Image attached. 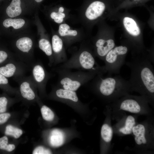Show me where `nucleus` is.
I'll return each mask as SVG.
<instances>
[{
  "label": "nucleus",
  "mask_w": 154,
  "mask_h": 154,
  "mask_svg": "<svg viewBox=\"0 0 154 154\" xmlns=\"http://www.w3.org/2000/svg\"><path fill=\"white\" fill-rule=\"evenodd\" d=\"M152 62L148 57H137L125 63L131 70L128 80L130 90L153 95L154 70Z\"/></svg>",
  "instance_id": "nucleus-1"
},
{
  "label": "nucleus",
  "mask_w": 154,
  "mask_h": 154,
  "mask_svg": "<svg viewBox=\"0 0 154 154\" xmlns=\"http://www.w3.org/2000/svg\"><path fill=\"white\" fill-rule=\"evenodd\" d=\"M94 56L90 49L82 44L69 59L58 67L70 70L76 69L92 72L97 75H103L106 73L104 66H101L98 64Z\"/></svg>",
  "instance_id": "nucleus-2"
},
{
  "label": "nucleus",
  "mask_w": 154,
  "mask_h": 154,
  "mask_svg": "<svg viewBox=\"0 0 154 154\" xmlns=\"http://www.w3.org/2000/svg\"><path fill=\"white\" fill-rule=\"evenodd\" d=\"M88 83L103 96L110 97L130 90L128 80L119 75L114 76L96 75Z\"/></svg>",
  "instance_id": "nucleus-3"
},
{
  "label": "nucleus",
  "mask_w": 154,
  "mask_h": 154,
  "mask_svg": "<svg viewBox=\"0 0 154 154\" xmlns=\"http://www.w3.org/2000/svg\"><path fill=\"white\" fill-rule=\"evenodd\" d=\"M58 76L57 86L62 88L76 91L82 85L88 84L96 75L94 72L70 70L57 67L53 69Z\"/></svg>",
  "instance_id": "nucleus-4"
},
{
  "label": "nucleus",
  "mask_w": 154,
  "mask_h": 154,
  "mask_svg": "<svg viewBox=\"0 0 154 154\" xmlns=\"http://www.w3.org/2000/svg\"><path fill=\"white\" fill-rule=\"evenodd\" d=\"M128 51L127 47L119 46L111 50L106 56L104 61L105 71L108 76L118 74L120 69L125 63V55Z\"/></svg>",
  "instance_id": "nucleus-5"
},
{
  "label": "nucleus",
  "mask_w": 154,
  "mask_h": 154,
  "mask_svg": "<svg viewBox=\"0 0 154 154\" xmlns=\"http://www.w3.org/2000/svg\"><path fill=\"white\" fill-rule=\"evenodd\" d=\"M105 7L104 3L100 1H94L78 13V20L84 27H87L89 22L96 20L102 16Z\"/></svg>",
  "instance_id": "nucleus-6"
},
{
  "label": "nucleus",
  "mask_w": 154,
  "mask_h": 154,
  "mask_svg": "<svg viewBox=\"0 0 154 154\" xmlns=\"http://www.w3.org/2000/svg\"><path fill=\"white\" fill-rule=\"evenodd\" d=\"M57 33L66 48L84 38V33L82 29L72 27L66 23L59 25Z\"/></svg>",
  "instance_id": "nucleus-7"
},
{
  "label": "nucleus",
  "mask_w": 154,
  "mask_h": 154,
  "mask_svg": "<svg viewBox=\"0 0 154 154\" xmlns=\"http://www.w3.org/2000/svg\"><path fill=\"white\" fill-rule=\"evenodd\" d=\"M31 74L30 75L37 88L44 91L51 74L46 70L40 61L35 62L31 66Z\"/></svg>",
  "instance_id": "nucleus-8"
},
{
  "label": "nucleus",
  "mask_w": 154,
  "mask_h": 154,
  "mask_svg": "<svg viewBox=\"0 0 154 154\" xmlns=\"http://www.w3.org/2000/svg\"><path fill=\"white\" fill-rule=\"evenodd\" d=\"M28 68L23 62L13 59L0 66V74L7 78L13 79L24 75Z\"/></svg>",
  "instance_id": "nucleus-9"
},
{
  "label": "nucleus",
  "mask_w": 154,
  "mask_h": 154,
  "mask_svg": "<svg viewBox=\"0 0 154 154\" xmlns=\"http://www.w3.org/2000/svg\"><path fill=\"white\" fill-rule=\"evenodd\" d=\"M18 84L19 90L21 97L29 101L36 98L35 89L37 88L31 76L24 75L13 79Z\"/></svg>",
  "instance_id": "nucleus-10"
},
{
  "label": "nucleus",
  "mask_w": 154,
  "mask_h": 154,
  "mask_svg": "<svg viewBox=\"0 0 154 154\" xmlns=\"http://www.w3.org/2000/svg\"><path fill=\"white\" fill-rule=\"evenodd\" d=\"M15 45L17 49L21 54L19 60L25 63L28 67H30L35 62L30 54L33 47L32 40L28 37L21 38L16 41Z\"/></svg>",
  "instance_id": "nucleus-11"
},
{
  "label": "nucleus",
  "mask_w": 154,
  "mask_h": 154,
  "mask_svg": "<svg viewBox=\"0 0 154 154\" xmlns=\"http://www.w3.org/2000/svg\"><path fill=\"white\" fill-rule=\"evenodd\" d=\"M51 44L54 58L53 66L62 63L68 60L64 42L57 33L53 35Z\"/></svg>",
  "instance_id": "nucleus-12"
},
{
  "label": "nucleus",
  "mask_w": 154,
  "mask_h": 154,
  "mask_svg": "<svg viewBox=\"0 0 154 154\" xmlns=\"http://www.w3.org/2000/svg\"><path fill=\"white\" fill-rule=\"evenodd\" d=\"M95 56L103 60L107 53L115 46L114 41L112 39L106 40L102 38L97 39L94 44Z\"/></svg>",
  "instance_id": "nucleus-13"
},
{
  "label": "nucleus",
  "mask_w": 154,
  "mask_h": 154,
  "mask_svg": "<svg viewBox=\"0 0 154 154\" xmlns=\"http://www.w3.org/2000/svg\"><path fill=\"white\" fill-rule=\"evenodd\" d=\"M50 16L55 23L60 25L66 23V21L71 18V15L70 10L60 6L50 12Z\"/></svg>",
  "instance_id": "nucleus-14"
},
{
  "label": "nucleus",
  "mask_w": 154,
  "mask_h": 154,
  "mask_svg": "<svg viewBox=\"0 0 154 154\" xmlns=\"http://www.w3.org/2000/svg\"><path fill=\"white\" fill-rule=\"evenodd\" d=\"M53 94L60 100H69L76 103L79 101L75 91L65 89L58 86L54 87Z\"/></svg>",
  "instance_id": "nucleus-15"
},
{
  "label": "nucleus",
  "mask_w": 154,
  "mask_h": 154,
  "mask_svg": "<svg viewBox=\"0 0 154 154\" xmlns=\"http://www.w3.org/2000/svg\"><path fill=\"white\" fill-rule=\"evenodd\" d=\"M120 108L131 113H137L140 112L141 108L137 100L132 98H127L121 102Z\"/></svg>",
  "instance_id": "nucleus-16"
},
{
  "label": "nucleus",
  "mask_w": 154,
  "mask_h": 154,
  "mask_svg": "<svg viewBox=\"0 0 154 154\" xmlns=\"http://www.w3.org/2000/svg\"><path fill=\"white\" fill-rule=\"evenodd\" d=\"M123 24L126 29L130 35L137 36L140 34L139 28L133 19L125 17L123 19Z\"/></svg>",
  "instance_id": "nucleus-17"
},
{
  "label": "nucleus",
  "mask_w": 154,
  "mask_h": 154,
  "mask_svg": "<svg viewBox=\"0 0 154 154\" xmlns=\"http://www.w3.org/2000/svg\"><path fill=\"white\" fill-rule=\"evenodd\" d=\"M132 131L135 136V140L137 144L140 145L142 143H146L147 141L145 136V128L144 125L139 124L134 126Z\"/></svg>",
  "instance_id": "nucleus-18"
},
{
  "label": "nucleus",
  "mask_w": 154,
  "mask_h": 154,
  "mask_svg": "<svg viewBox=\"0 0 154 154\" xmlns=\"http://www.w3.org/2000/svg\"><path fill=\"white\" fill-rule=\"evenodd\" d=\"M64 141V135L60 131L55 129L51 132L49 137V142L51 145L54 147L61 146Z\"/></svg>",
  "instance_id": "nucleus-19"
},
{
  "label": "nucleus",
  "mask_w": 154,
  "mask_h": 154,
  "mask_svg": "<svg viewBox=\"0 0 154 154\" xmlns=\"http://www.w3.org/2000/svg\"><path fill=\"white\" fill-rule=\"evenodd\" d=\"M20 0H12L9 5L6 9L8 16L14 17L19 15L22 12Z\"/></svg>",
  "instance_id": "nucleus-20"
},
{
  "label": "nucleus",
  "mask_w": 154,
  "mask_h": 154,
  "mask_svg": "<svg viewBox=\"0 0 154 154\" xmlns=\"http://www.w3.org/2000/svg\"><path fill=\"white\" fill-rule=\"evenodd\" d=\"M25 23V20L22 19L9 18L5 19L3 21V25L6 28L12 27L15 29H18L23 27Z\"/></svg>",
  "instance_id": "nucleus-21"
},
{
  "label": "nucleus",
  "mask_w": 154,
  "mask_h": 154,
  "mask_svg": "<svg viewBox=\"0 0 154 154\" xmlns=\"http://www.w3.org/2000/svg\"><path fill=\"white\" fill-rule=\"evenodd\" d=\"M135 124V118L132 116H129L126 119L125 126L120 128L119 131L124 134H130L131 133Z\"/></svg>",
  "instance_id": "nucleus-22"
},
{
  "label": "nucleus",
  "mask_w": 154,
  "mask_h": 154,
  "mask_svg": "<svg viewBox=\"0 0 154 154\" xmlns=\"http://www.w3.org/2000/svg\"><path fill=\"white\" fill-rule=\"evenodd\" d=\"M101 135L103 139L106 142H109L112 140L113 135L112 128L108 124H103L101 128Z\"/></svg>",
  "instance_id": "nucleus-23"
},
{
  "label": "nucleus",
  "mask_w": 154,
  "mask_h": 154,
  "mask_svg": "<svg viewBox=\"0 0 154 154\" xmlns=\"http://www.w3.org/2000/svg\"><path fill=\"white\" fill-rule=\"evenodd\" d=\"M5 132L6 135L13 136L16 139L19 138L23 133L22 130L11 125L6 126Z\"/></svg>",
  "instance_id": "nucleus-24"
},
{
  "label": "nucleus",
  "mask_w": 154,
  "mask_h": 154,
  "mask_svg": "<svg viewBox=\"0 0 154 154\" xmlns=\"http://www.w3.org/2000/svg\"><path fill=\"white\" fill-rule=\"evenodd\" d=\"M40 110L42 117L44 120L51 121L54 119V114L49 108L43 105L42 107Z\"/></svg>",
  "instance_id": "nucleus-25"
},
{
  "label": "nucleus",
  "mask_w": 154,
  "mask_h": 154,
  "mask_svg": "<svg viewBox=\"0 0 154 154\" xmlns=\"http://www.w3.org/2000/svg\"><path fill=\"white\" fill-rule=\"evenodd\" d=\"M15 148V146L13 144H8V139L6 136L0 138V149L11 152Z\"/></svg>",
  "instance_id": "nucleus-26"
},
{
  "label": "nucleus",
  "mask_w": 154,
  "mask_h": 154,
  "mask_svg": "<svg viewBox=\"0 0 154 154\" xmlns=\"http://www.w3.org/2000/svg\"><path fill=\"white\" fill-rule=\"evenodd\" d=\"M0 88L7 91L14 90L10 85L8 78L0 74Z\"/></svg>",
  "instance_id": "nucleus-27"
},
{
  "label": "nucleus",
  "mask_w": 154,
  "mask_h": 154,
  "mask_svg": "<svg viewBox=\"0 0 154 154\" xmlns=\"http://www.w3.org/2000/svg\"><path fill=\"white\" fill-rule=\"evenodd\" d=\"M13 59L14 58L6 51L0 50V66Z\"/></svg>",
  "instance_id": "nucleus-28"
},
{
  "label": "nucleus",
  "mask_w": 154,
  "mask_h": 154,
  "mask_svg": "<svg viewBox=\"0 0 154 154\" xmlns=\"http://www.w3.org/2000/svg\"><path fill=\"white\" fill-rule=\"evenodd\" d=\"M9 100L5 96H0V113L5 112L7 109Z\"/></svg>",
  "instance_id": "nucleus-29"
},
{
  "label": "nucleus",
  "mask_w": 154,
  "mask_h": 154,
  "mask_svg": "<svg viewBox=\"0 0 154 154\" xmlns=\"http://www.w3.org/2000/svg\"><path fill=\"white\" fill-rule=\"evenodd\" d=\"M52 153L50 151L41 146L36 148L33 152V154H48Z\"/></svg>",
  "instance_id": "nucleus-30"
},
{
  "label": "nucleus",
  "mask_w": 154,
  "mask_h": 154,
  "mask_svg": "<svg viewBox=\"0 0 154 154\" xmlns=\"http://www.w3.org/2000/svg\"><path fill=\"white\" fill-rule=\"evenodd\" d=\"M11 116L10 114L8 113H0V125L5 123Z\"/></svg>",
  "instance_id": "nucleus-31"
},
{
  "label": "nucleus",
  "mask_w": 154,
  "mask_h": 154,
  "mask_svg": "<svg viewBox=\"0 0 154 154\" xmlns=\"http://www.w3.org/2000/svg\"><path fill=\"white\" fill-rule=\"evenodd\" d=\"M36 2L39 3L41 2L43 0H35Z\"/></svg>",
  "instance_id": "nucleus-32"
}]
</instances>
